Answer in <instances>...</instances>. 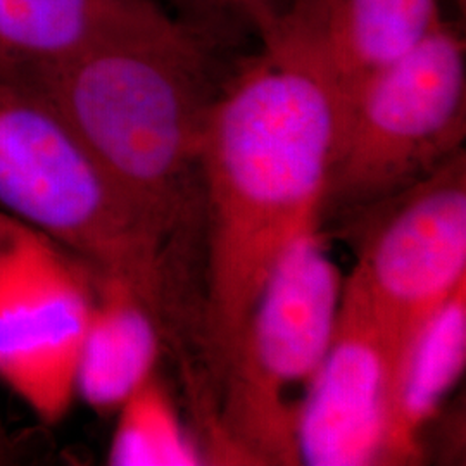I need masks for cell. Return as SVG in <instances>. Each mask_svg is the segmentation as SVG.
<instances>
[{
    "mask_svg": "<svg viewBox=\"0 0 466 466\" xmlns=\"http://www.w3.org/2000/svg\"><path fill=\"white\" fill-rule=\"evenodd\" d=\"M458 2V5L461 7V11H465L466 0H456Z\"/></svg>",
    "mask_w": 466,
    "mask_h": 466,
    "instance_id": "cell-16",
    "label": "cell"
},
{
    "mask_svg": "<svg viewBox=\"0 0 466 466\" xmlns=\"http://www.w3.org/2000/svg\"><path fill=\"white\" fill-rule=\"evenodd\" d=\"M217 44L165 9L16 80L63 115L169 256L202 200V137L221 88Z\"/></svg>",
    "mask_w": 466,
    "mask_h": 466,
    "instance_id": "cell-2",
    "label": "cell"
},
{
    "mask_svg": "<svg viewBox=\"0 0 466 466\" xmlns=\"http://www.w3.org/2000/svg\"><path fill=\"white\" fill-rule=\"evenodd\" d=\"M400 196L368 237L348 279L382 330L394 382L420 327L466 283L465 152Z\"/></svg>",
    "mask_w": 466,
    "mask_h": 466,
    "instance_id": "cell-7",
    "label": "cell"
},
{
    "mask_svg": "<svg viewBox=\"0 0 466 466\" xmlns=\"http://www.w3.org/2000/svg\"><path fill=\"white\" fill-rule=\"evenodd\" d=\"M107 450L113 466L202 465L199 446L187 432L167 387L154 373L116 410Z\"/></svg>",
    "mask_w": 466,
    "mask_h": 466,
    "instance_id": "cell-13",
    "label": "cell"
},
{
    "mask_svg": "<svg viewBox=\"0 0 466 466\" xmlns=\"http://www.w3.org/2000/svg\"><path fill=\"white\" fill-rule=\"evenodd\" d=\"M221 86L200 147L208 327L230 356L269 273L318 227L346 115L321 69L279 32Z\"/></svg>",
    "mask_w": 466,
    "mask_h": 466,
    "instance_id": "cell-1",
    "label": "cell"
},
{
    "mask_svg": "<svg viewBox=\"0 0 466 466\" xmlns=\"http://www.w3.org/2000/svg\"><path fill=\"white\" fill-rule=\"evenodd\" d=\"M466 365V283L420 327L400 360L392 392L389 465L417 460L420 435Z\"/></svg>",
    "mask_w": 466,
    "mask_h": 466,
    "instance_id": "cell-12",
    "label": "cell"
},
{
    "mask_svg": "<svg viewBox=\"0 0 466 466\" xmlns=\"http://www.w3.org/2000/svg\"><path fill=\"white\" fill-rule=\"evenodd\" d=\"M466 44L448 19L350 96L323 206L398 198L461 152Z\"/></svg>",
    "mask_w": 466,
    "mask_h": 466,
    "instance_id": "cell-5",
    "label": "cell"
},
{
    "mask_svg": "<svg viewBox=\"0 0 466 466\" xmlns=\"http://www.w3.org/2000/svg\"><path fill=\"white\" fill-rule=\"evenodd\" d=\"M344 280L317 228L269 273L223 367L225 429L259 465H299L300 413L337 327Z\"/></svg>",
    "mask_w": 466,
    "mask_h": 466,
    "instance_id": "cell-4",
    "label": "cell"
},
{
    "mask_svg": "<svg viewBox=\"0 0 466 466\" xmlns=\"http://www.w3.org/2000/svg\"><path fill=\"white\" fill-rule=\"evenodd\" d=\"M446 17L441 0H296L275 28L350 102L354 90L418 47Z\"/></svg>",
    "mask_w": 466,
    "mask_h": 466,
    "instance_id": "cell-9",
    "label": "cell"
},
{
    "mask_svg": "<svg viewBox=\"0 0 466 466\" xmlns=\"http://www.w3.org/2000/svg\"><path fill=\"white\" fill-rule=\"evenodd\" d=\"M163 11L156 0H0V75L26 78Z\"/></svg>",
    "mask_w": 466,
    "mask_h": 466,
    "instance_id": "cell-11",
    "label": "cell"
},
{
    "mask_svg": "<svg viewBox=\"0 0 466 466\" xmlns=\"http://www.w3.org/2000/svg\"><path fill=\"white\" fill-rule=\"evenodd\" d=\"M163 323L142 290L102 273L76 367V398L100 415L117 408L156 373Z\"/></svg>",
    "mask_w": 466,
    "mask_h": 466,
    "instance_id": "cell-10",
    "label": "cell"
},
{
    "mask_svg": "<svg viewBox=\"0 0 466 466\" xmlns=\"http://www.w3.org/2000/svg\"><path fill=\"white\" fill-rule=\"evenodd\" d=\"M9 451H11V446H9L7 433H5V429L2 425V417H0V465L5 463V460L9 458Z\"/></svg>",
    "mask_w": 466,
    "mask_h": 466,
    "instance_id": "cell-15",
    "label": "cell"
},
{
    "mask_svg": "<svg viewBox=\"0 0 466 466\" xmlns=\"http://www.w3.org/2000/svg\"><path fill=\"white\" fill-rule=\"evenodd\" d=\"M394 363L367 300L344 280L330 348L304 400L299 461L389 465Z\"/></svg>",
    "mask_w": 466,
    "mask_h": 466,
    "instance_id": "cell-8",
    "label": "cell"
},
{
    "mask_svg": "<svg viewBox=\"0 0 466 466\" xmlns=\"http://www.w3.org/2000/svg\"><path fill=\"white\" fill-rule=\"evenodd\" d=\"M99 269L0 213V383L40 421L66 417Z\"/></svg>",
    "mask_w": 466,
    "mask_h": 466,
    "instance_id": "cell-6",
    "label": "cell"
},
{
    "mask_svg": "<svg viewBox=\"0 0 466 466\" xmlns=\"http://www.w3.org/2000/svg\"><path fill=\"white\" fill-rule=\"evenodd\" d=\"M0 213L130 280L161 313L169 289L165 242L49 100L2 75Z\"/></svg>",
    "mask_w": 466,
    "mask_h": 466,
    "instance_id": "cell-3",
    "label": "cell"
},
{
    "mask_svg": "<svg viewBox=\"0 0 466 466\" xmlns=\"http://www.w3.org/2000/svg\"><path fill=\"white\" fill-rule=\"evenodd\" d=\"M177 16L217 42L238 32L267 36L277 25L280 9L275 0H167Z\"/></svg>",
    "mask_w": 466,
    "mask_h": 466,
    "instance_id": "cell-14",
    "label": "cell"
}]
</instances>
